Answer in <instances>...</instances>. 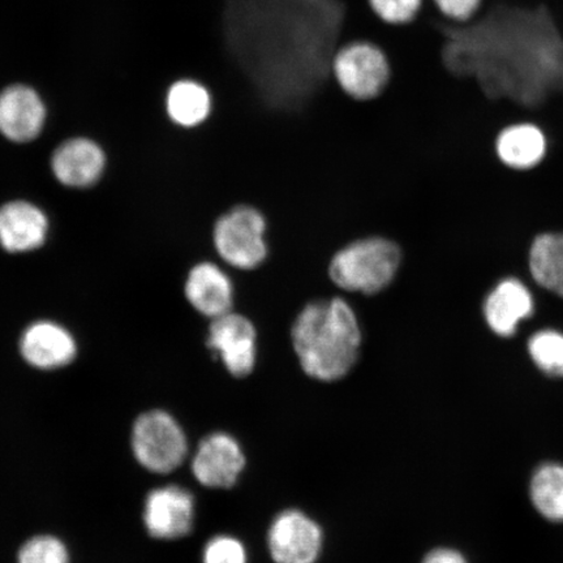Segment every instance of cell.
I'll return each mask as SVG.
<instances>
[{
	"label": "cell",
	"instance_id": "obj_10",
	"mask_svg": "<svg viewBox=\"0 0 563 563\" xmlns=\"http://www.w3.org/2000/svg\"><path fill=\"white\" fill-rule=\"evenodd\" d=\"M241 443L223 432L209 434L200 442L192 460L197 482L211 489L234 487L245 468Z\"/></svg>",
	"mask_w": 563,
	"mask_h": 563
},
{
	"label": "cell",
	"instance_id": "obj_9",
	"mask_svg": "<svg viewBox=\"0 0 563 563\" xmlns=\"http://www.w3.org/2000/svg\"><path fill=\"white\" fill-rule=\"evenodd\" d=\"M195 511V497L191 492L178 485H167L147 495L144 525L154 539H181L192 531Z\"/></svg>",
	"mask_w": 563,
	"mask_h": 563
},
{
	"label": "cell",
	"instance_id": "obj_5",
	"mask_svg": "<svg viewBox=\"0 0 563 563\" xmlns=\"http://www.w3.org/2000/svg\"><path fill=\"white\" fill-rule=\"evenodd\" d=\"M131 445L141 466L159 475L178 470L188 454L185 431L170 413L162 410L140 415L132 428Z\"/></svg>",
	"mask_w": 563,
	"mask_h": 563
},
{
	"label": "cell",
	"instance_id": "obj_22",
	"mask_svg": "<svg viewBox=\"0 0 563 563\" xmlns=\"http://www.w3.org/2000/svg\"><path fill=\"white\" fill-rule=\"evenodd\" d=\"M18 563H69V554L62 540L40 534L21 547Z\"/></svg>",
	"mask_w": 563,
	"mask_h": 563
},
{
	"label": "cell",
	"instance_id": "obj_14",
	"mask_svg": "<svg viewBox=\"0 0 563 563\" xmlns=\"http://www.w3.org/2000/svg\"><path fill=\"white\" fill-rule=\"evenodd\" d=\"M533 312V298L522 282L514 278L499 282L484 305L489 328L498 335L510 336Z\"/></svg>",
	"mask_w": 563,
	"mask_h": 563
},
{
	"label": "cell",
	"instance_id": "obj_20",
	"mask_svg": "<svg viewBox=\"0 0 563 563\" xmlns=\"http://www.w3.org/2000/svg\"><path fill=\"white\" fill-rule=\"evenodd\" d=\"M531 497L534 508L553 522H563V466L545 464L533 475Z\"/></svg>",
	"mask_w": 563,
	"mask_h": 563
},
{
	"label": "cell",
	"instance_id": "obj_12",
	"mask_svg": "<svg viewBox=\"0 0 563 563\" xmlns=\"http://www.w3.org/2000/svg\"><path fill=\"white\" fill-rule=\"evenodd\" d=\"M21 354L33 367L44 371L66 367L76 356V343L66 329L37 322L21 338Z\"/></svg>",
	"mask_w": 563,
	"mask_h": 563
},
{
	"label": "cell",
	"instance_id": "obj_18",
	"mask_svg": "<svg viewBox=\"0 0 563 563\" xmlns=\"http://www.w3.org/2000/svg\"><path fill=\"white\" fill-rule=\"evenodd\" d=\"M496 147L505 165L526 170L539 165L544 158L547 140L538 125L518 123L499 133Z\"/></svg>",
	"mask_w": 563,
	"mask_h": 563
},
{
	"label": "cell",
	"instance_id": "obj_1",
	"mask_svg": "<svg viewBox=\"0 0 563 563\" xmlns=\"http://www.w3.org/2000/svg\"><path fill=\"white\" fill-rule=\"evenodd\" d=\"M443 65L492 102L538 110L563 97V38L543 4L484 0L468 23L445 21Z\"/></svg>",
	"mask_w": 563,
	"mask_h": 563
},
{
	"label": "cell",
	"instance_id": "obj_26",
	"mask_svg": "<svg viewBox=\"0 0 563 563\" xmlns=\"http://www.w3.org/2000/svg\"><path fill=\"white\" fill-rule=\"evenodd\" d=\"M422 563H467V561L453 549L441 548L429 553Z\"/></svg>",
	"mask_w": 563,
	"mask_h": 563
},
{
	"label": "cell",
	"instance_id": "obj_6",
	"mask_svg": "<svg viewBox=\"0 0 563 563\" xmlns=\"http://www.w3.org/2000/svg\"><path fill=\"white\" fill-rule=\"evenodd\" d=\"M334 80L356 101L382 96L390 80V63L383 48L371 41H351L338 48L332 62Z\"/></svg>",
	"mask_w": 563,
	"mask_h": 563
},
{
	"label": "cell",
	"instance_id": "obj_24",
	"mask_svg": "<svg viewBox=\"0 0 563 563\" xmlns=\"http://www.w3.org/2000/svg\"><path fill=\"white\" fill-rule=\"evenodd\" d=\"M203 563H246L245 548L241 540L221 534L208 541L202 552Z\"/></svg>",
	"mask_w": 563,
	"mask_h": 563
},
{
	"label": "cell",
	"instance_id": "obj_8",
	"mask_svg": "<svg viewBox=\"0 0 563 563\" xmlns=\"http://www.w3.org/2000/svg\"><path fill=\"white\" fill-rule=\"evenodd\" d=\"M322 545L321 527L300 510L280 512L267 532V547L276 563H316Z\"/></svg>",
	"mask_w": 563,
	"mask_h": 563
},
{
	"label": "cell",
	"instance_id": "obj_2",
	"mask_svg": "<svg viewBox=\"0 0 563 563\" xmlns=\"http://www.w3.org/2000/svg\"><path fill=\"white\" fill-rule=\"evenodd\" d=\"M290 336L300 368L321 383L346 377L364 342L355 309L342 295L307 302L295 317Z\"/></svg>",
	"mask_w": 563,
	"mask_h": 563
},
{
	"label": "cell",
	"instance_id": "obj_21",
	"mask_svg": "<svg viewBox=\"0 0 563 563\" xmlns=\"http://www.w3.org/2000/svg\"><path fill=\"white\" fill-rule=\"evenodd\" d=\"M534 364L551 376H563V334L544 330L528 343Z\"/></svg>",
	"mask_w": 563,
	"mask_h": 563
},
{
	"label": "cell",
	"instance_id": "obj_16",
	"mask_svg": "<svg viewBox=\"0 0 563 563\" xmlns=\"http://www.w3.org/2000/svg\"><path fill=\"white\" fill-rule=\"evenodd\" d=\"M104 156L100 147L89 140H70L55 152L53 170L63 185L87 187L100 178Z\"/></svg>",
	"mask_w": 563,
	"mask_h": 563
},
{
	"label": "cell",
	"instance_id": "obj_7",
	"mask_svg": "<svg viewBox=\"0 0 563 563\" xmlns=\"http://www.w3.org/2000/svg\"><path fill=\"white\" fill-rule=\"evenodd\" d=\"M206 347L231 376L249 377L257 365L258 330L250 317L231 311L209 320Z\"/></svg>",
	"mask_w": 563,
	"mask_h": 563
},
{
	"label": "cell",
	"instance_id": "obj_3",
	"mask_svg": "<svg viewBox=\"0 0 563 563\" xmlns=\"http://www.w3.org/2000/svg\"><path fill=\"white\" fill-rule=\"evenodd\" d=\"M402 263L404 252L397 242L367 236L335 253L329 265V277L341 294L373 297L393 285Z\"/></svg>",
	"mask_w": 563,
	"mask_h": 563
},
{
	"label": "cell",
	"instance_id": "obj_13",
	"mask_svg": "<svg viewBox=\"0 0 563 563\" xmlns=\"http://www.w3.org/2000/svg\"><path fill=\"white\" fill-rule=\"evenodd\" d=\"M45 121L44 103L34 90L23 86L11 87L0 95V132L18 143L31 141Z\"/></svg>",
	"mask_w": 563,
	"mask_h": 563
},
{
	"label": "cell",
	"instance_id": "obj_23",
	"mask_svg": "<svg viewBox=\"0 0 563 563\" xmlns=\"http://www.w3.org/2000/svg\"><path fill=\"white\" fill-rule=\"evenodd\" d=\"M375 15L389 25H406L419 15L424 0H368Z\"/></svg>",
	"mask_w": 563,
	"mask_h": 563
},
{
	"label": "cell",
	"instance_id": "obj_25",
	"mask_svg": "<svg viewBox=\"0 0 563 563\" xmlns=\"http://www.w3.org/2000/svg\"><path fill=\"white\" fill-rule=\"evenodd\" d=\"M442 16L455 24L468 23L481 11L484 0H432Z\"/></svg>",
	"mask_w": 563,
	"mask_h": 563
},
{
	"label": "cell",
	"instance_id": "obj_17",
	"mask_svg": "<svg viewBox=\"0 0 563 563\" xmlns=\"http://www.w3.org/2000/svg\"><path fill=\"white\" fill-rule=\"evenodd\" d=\"M213 110V97L206 84L195 79L176 80L165 96V111L170 122L191 130L206 123Z\"/></svg>",
	"mask_w": 563,
	"mask_h": 563
},
{
	"label": "cell",
	"instance_id": "obj_11",
	"mask_svg": "<svg viewBox=\"0 0 563 563\" xmlns=\"http://www.w3.org/2000/svg\"><path fill=\"white\" fill-rule=\"evenodd\" d=\"M185 297L195 311L208 320L234 311V284L227 267L201 262L189 271Z\"/></svg>",
	"mask_w": 563,
	"mask_h": 563
},
{
	"label": "cell",
	"instance_id": "obj_4",
	"mask_svg": "<svg viewBox=\"0 0 563 563\" xmlns=\"http://www.w3.org/2000/svg\"><path fill=\"white\" fill-rule=\"evenodd\" d=\"M266 230L265 216L252 206H236L218 218L213 243L222 266L242 272L262 266L269 255Z\"/></svg>",
	"mask_w": 563,
	"mask_h": 563
},
{
	"label": "cell",
	"instance_id": "obj_19",
	"mask_svg": "<svg viewBox=\"0 0 563 563\" xmlns=\"http://www.w3.org/2000/svg\"><path fill=\"white\" fill-rule=\"evenodd\" d=\"M530 269L541 287L563 298V232L534 239Z\"/></svg>",
	"mask_w": 563,
	"mask_h": 563
},
{
	"label": "cell",
	"instance_id": "obj_15",
	"mask_svg": "<svg viewBox=\"0 0 563 563\" xmlns=\"http://www.w3.org/2000/svg\"><path fill=\"white\" fill-rule=\"evenodd\" d=\"M47 231L46 217L27 202H11L0 208V243L9 252L38 249Z\"/></svg>",
	"mask_w": 563,
	"mask_h": 563
}]
</instances>
